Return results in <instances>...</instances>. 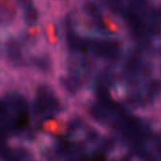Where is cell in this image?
I'll use <instances>...</instances> for the list:
<instances>
[{
    "instance_id": "obj_1",
    "label": "cell",
    "mask_w": 161,
    "mask_h": 161,
    "mask_svg": "<svg viewBox=\"0 0 161 161\" xmlns=\"http://www.w3.org/2000/svg\"><path fill=\"white\" fill-rule=\"evenodd\" d=\"M161 82L159 80H152L147 84V94L149 98H154L160 94Z\"/></svg>"
},
{
    "instance_id": "obj_2",
    "label": "cell",
    "mask_w": 161,
    "mask_h": 161,
    "mask_svg": "<svg viewBox=\"0 0 161 161\" xmlns=\"http://www.w3.org/2000/svg\"><path fill=\"white\" fill-rule=\"evenodd\" d=\"M139 66V57L136 54H133L130 56V58H128L126 65H125V70L128 73H133L137 70Z\"/></svg>"
},
{
    "instance_id": "obj_3",
    "label": "cell",
    "mask_w": 161,
    "mask_h": 161,
    "mask_svg": "<svg viewBox=\"0 0 161 161\" xmlns=\"http://www.w3.org/2000/svg\"><path fill=\"white\" fill-rule=\"evenodd\" d=\"M84 8H85V10L92 16H96L99 14V9H98L97 6L93 3H87V4H85Z\"/></svg>"
},
{
    "instance_id": "obj_4",
    "label": "cell",
    "mask_w": 161,
    "mask_h": 161,
    "mask_svg": "<svg viewBox=\"0 0 161 161\" xmlns=\"http://www.w3.org/2000/svg\"><path fill=\"white\" fill-rule=\"evenodd\" d=\"M26 18L28 21H35L37 19V11L35 9H29L26 12Z\"/></svg>"
},
{
    "instance_id": "obj_5",
    "label": "cell",
    "mask_w": 161,
    "mask_h": 161,
    "mask_svg": "<svg viewBox=\"0 0 161 161\" xmlns=\"http://www.w3.org/2000/svg\"><path fill=\"white\" fill-rule=\"evenodd\" d=\"M142 158V161H156V158L153 157L152 154L148 153V152H143L142 155H141Z\"/></svg>"
},
{
    "instance_id": "obj_6",
    "label": "cell",
    "mask_w": 161,
    "mask_h": 161,
    "mask_svg": "<svg viewBox=\"0 0 161 161\" xmlns=\"http://www.w3.org/2000/svg\"><path fill=\"white\" fill-rule=\"evenodd\" d=\"M92 161H105V159L102 156H97L92 159Z\"/></svg>"
},
{
    "instance_id": "obj_7",
    "label": "cell",
    "mask_w": 161,
    "mask_h": 161,
    "mask_svg": "<svg viewBox=\"0 0 161 161\" xmlns=\"http://www.w3.org/2000/svg\"><path fill=\"white\" fill-rule=\"evenodd\" d=\"M121 161H129V158H125L124 159H122Z\"/></svg>"
}]
</instances>
